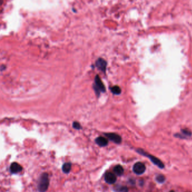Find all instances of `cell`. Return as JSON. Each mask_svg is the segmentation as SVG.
I'll use <instances>...</instances> for the list:
<instances>
[{"label": "cell", "mask_w": 192, "mask_h": 192, "mask_svg": "<svg viewBox=\"0 0 192 192\" xmlns=\"http://www.w3.org/2000/svg\"><path fill=\"white\" fill-rule=\"evenodd\" d=\"M49 186V175L47 173H43L38 184V189L40 192H45Z\"/></svg>", "instance_id": "cell-1"}, {"label": "cell", "mask_w": 192, "mask_h": 192, "mask_svg": "<svg viewBox=\"0 0 192 192\" xmlns=\"http://www.w3.org/2000/svg\"><path fill=\"white\" fill-rule=\"evenodd\" d=\"M94 89L97 94H100V93H104L106 91V88L102 82V79L96 75L95 78Z\"/></svg>", "instance_id": "cell-2"}, {"label": "cell", "mask_w": 192, "mask_h": 192, "mask_svg": "<svg viewBox=\"0 0 192 192\" xmlns=\"http://www.w3.org/2000/svg\"><path fill=\"white\" fill-rule=\"evenodd\" d=\"M138 152L139 153H140L141 155L147 156L148 158H149V159H151V161L153 162L155 165H157V166H158V167H159V168H161V169H163V168L164 167V165H163V163H162V162H161V161L159 159H158L157 158H156L155 157V156H153V155H152L148 154L147 153L144 152V151L141 150V149H140V150H138Z\"/></svg>", "instance_id": "cell-3"}, {"label": "cell", "mask_w": 192, "mask_h": 192, "mask_svg": "<svg viewBox=\"0 0 192 192\" xmlns=\"http://www.w3.org/2000/svg\"><path fill=\"white\" fill-rule=\"evenodd\" d=\"M146 167L144 164L141 162H137L134 165L133 171L138 175H141L145 171Z\"/></svg>", "instance_id": "cell-4"}, {"label": "cell", "mask_w": 192, "mask_h": 192, "mask_svg": "<svg viewBox=\"0 0 192 192\" xmlns=\"http://www.w3.org/2000/svg\"><path fill=\"white\" fill-rule=\"evenodd\" d=\"M105 135L106 138L115 143L120 144L122 141L120 136L115 133H106L105 134Z\"/></svg>", "instance_id": "cell-5"}, {"label": "cell", "mask_w": 192, "mask_h": 192, "mask_svg": "<svg viewBox=\"0 0 192 192\" xmlns=\"http://www.w3.org/2000/svg\"><path fill=\"white\" fill-rule=\"evenodd\" d=\"M104 179L106 183L109 184H114L117 180V177L114 173H106L104 176Z\"/></svg>", "instance_id": "cell-6"}, {"label": "cell", "mask_w": 192, "mask_h": 192, "mask_svg": "<svg viewBox=\"0 0 192 192\" xmlns=\"http://www.w3.org/2000/svg\"><path fill=\"white\" fill-rule=\"evenodd\" d=\"M95 64L99 69L102 71V72H106L107 63L104 59L102 58H99L98 60H96Z\"/></svg>", "instance_id": "cell-7"}, {"label": "cell", "mask_w": 192, "mask_h": 192, "mask_svg": "<svg viewBox=\"0 0 192 192\" xmlns=\"http://www.w3.org/2000/svg\"><path fill=\"white\" fill-rule=\"evenodd\" d=\"M22 169H23L22 167L16 162L12 163L10 167V172L12 173H19L22 171Z\"/></svg>", "instance_id": "cell-8"}, {"label": "cell", "mask_w": 192, "mask_h": 192, "mask_svg": "<svg viewBox=\"0 0 192 192\" xmlns=\"http://www.w3.org/2000/svg\"><path fill=\"white\" fill-rule=\"evenodd\" d=\"M95 143L97 144L98 145H99L100 147H105L108 145V141L107 139H106V138L100 136V137H98L95 139Z\"/></svg>", "instance_id": "cell-9"}, {"label": "cell", "mask_w": 192, "mask_h": 192, "mask_svg": "<svg viewBox=\"0 0 192 192\" xmlns=\"http://www.w3.org/2000/svg\"><path fill=\"white\" fill-rule=\"evenodd\" d=\"M113 171H114V174L116 175L121 176L124 173V168L122 167V166H120V165H117V166L114 167V168L113 169Z\"/></svg>", "instance_id": "cell-10"}, {"label": "cell", "mask_w": 192, "mask_h": 192, "mask_svg": "<svg viewBox=\"0 0 192 192\" xmlns=\"http://www.w3.org/2000/svg\"><path fill=\"white\" fill-rule=\"evenodd\" d=\"M71 168H72L71 163L67 162V163H64V165H63L62 169H63V171L64 172V173H68L70 172Z\"/></svg>", "instance_id": "cell-11"}, {"label": "cell", "mask_w": 192, "mask_h": 192, "mask_svg": "<svg viewBox=\"0 0 192 192\" xmlns=\"http://www.w3.org/2000/svg\"><path fill=\"white\" fill-rule=\"evenodd\" d=\"M111 91L114 94L119 95L121 93V89L120 87L118 86H114L112 87H111Z\"/></svg>", "instance_id": "cell-12"}, {"label": "cell", "mask_w": 192, "mask_h": 192, "mask_svg": "<svg viewBox=\"0 0 192 192\" xmlns=\"http://www.w3.org/2000/svg\"><path fill=\"white\" fill-rule=\"evenodd\" d=\"M156 180L158 181L159 183H163L164 181L165 180V177L162 175H159L156 177Z\"/></svg>", "instance_id": "cell-13"}, {"label": "cell", "mask_w": 192, "mask_h": 192, "mask_svg": "<svg viewBox=\"0 0 192 192\" xmlns=\"http://www.w3.org/2000/svg\"><path fill=\"white\" fill-rule=\"evenodd\" d=\"M73 127L77 130H79L82 128L81 124H79V123L78 122H74L73 123Z\"/></svg>", "instance_id": "cell-14"}, {"label": "cell", "mask_w": 192, "mask_h": 192, "mask_svg": "<svg viewBox=\"0 0 192 192\" xmlns=\"http://www.w3.org/2000/svg\"><path fill=\"white\" fill-rule=\"evenodd\" d=\"M182 132L183 133L187 136H190L191 135V133L190 131H189L188 130H182Z\"/></svg>", "instance_id": "cell-15"}, {"label": "cell", "mask_w": 192, "mask_h": 192, "mask_svg": "<svg viewBox=\"0 0 192 192\" xmlns=\"http://www.w3.org/2000/svg\"><path fill=\"white\" fill-rule=\"evenodd\" d=\"M120 192H127L128 191V189L127 188H126V187H122V188H120V190H119Z\"/></svg>", "instance_id": "cell-16"}, {"label": "cell", "mask_w": 192, "mask_h": 192, "mask_svg": "<svg viewBox=\"0 0 192 192\" xmlns=\"http://www.w3.org/2000/svg\"><path fill=\"white\" fill-rule=\"evenodd\" d=\"M174 192V191H173V190H172V191H171V192Z\"/></svg>", "instance_id": "cell-17"}]
</instances>
